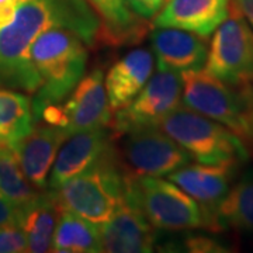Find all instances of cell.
<instances>
[{
  "mask_svg": "<svg viewBox=\"0 0 253 253\" xmlns=\"http://www.w3.org/2000/svg\"><path fill=\"white\" fill-rule=\"evenodd\" d=\"M49 28L71 30L93 46L103 26L87 0H20L14 18L0 28V87L36 93L41 79L30 49Z\"/></svg>",
  "mask_w": 253,
  "mask_h": 253,
  "instance_id": "obj_1",
  "label": "cell"
},
{
  "mask_svg": "<svg viewBox=\"0 0 253 253\" xmlns=\"http://www.w3.org/2000/svg\"><path fill=\"white\" fill-rule=\"evenodd\" d=\"M30 56L41 79L31 100L36 120L46 106L61 104L78 86L86 71L87 49L76 33L66 28H49L37 37Z\"/></svg>",
  "mask_w": 253,
  "mask_h": 253,
  "instance_id": "obj_2",
  "label": "cell"
},
{
  "mask_svg": "<svg viewBox=\"0 0 253 253\" xmlns=\"http://www.w3.org/2000/svg\"><path fill=\"white\" fill-rule=\"evenodd\" d=\"M183 106L231 129L253 152V83L228 84L206 69L181 72Z\"/></svg>",
  "mask_w": 253,
  "mask_h": 253,
  "instance_id": "obj_3",
  "label": "cell"
},
{
  "mask_svg": "<svg viewBox=\"0 0 253 253\" xmlns=\"http://www.w3.org/2000/svg\"><path fill=\"white\" fill-rule=\"evenodd\" d=\"M54 191L62 210L97 225L107 222L126 191V170L117 146Z\"/></svg>",
  "mask_w": 253,
  "mask_h": 253,
  "instance_id": "obj_4",
  "label": "cell"
},
{
  "mask_svg": "<svg viewBox=\"0 0 253 253\" xmlns=\"http://www.w3.org/2000/svg\"><path fill=\"white\" fill-rule=\"evenodd\" d=\"M158 126L199 163L241 166L249 161V149L231 129L186 106L173 110Z\"/></svg>",
  "mask_w": 253,
  "mask_h": 253,
  "instance_id": "obj_5",
  "label": "cell"
},
{
  "mask_svg": "<svg viewBox=\"0 0 253 253\" xmlns=\"http://www.w3.org/2000/svg\"><path fill=\"white\" fill-rule=\"evenodd\" d=\"M126 194L156 229L206 228L204 212L199 203L169 179L126 172Z\"/></svg>",
  "mask_w": 253,
  "mask_h": 253,
  "instance_id": "obj_6",
  "label": "cell"
},
{
  "mask_svg": "<svg viewBox=\"0 0 253 253\" xmlns=\"http://www.w3.org/2000/svg\"><path fill=\"white\" fill-rule=\"evenodd\" d=\"M206 71L228 84L253 83V30L229 3L228 17L212 33Z\"/></svg>",
  "mask_w": 253,
  "mask_h": 253,
  "instance_id": "obj_7",
  "label": "cell"
},
{
  "mask_svg": "<svg viewBox=\"0 0 253 253\" xmlns=\"http://www.w3.org/2000/svg\"><path fill=\"white\" fill-rule=\"evenodd\" d=\"M118 156L124 170L135 176H168L193 161L159 126H142L123 134Z\"/></svg>",
  "mask_w": 253,
  "mask_h": 253,
  "instance_id": "obj_8",
  "label": "cell"
},
{
  "mask_svg": "<svg viewBox=\"0 0 253 253\" xmlns=\"http://www.w3.org/2000/svg\"><path fill=\"white\" fill-rule=\"evenodd\" d=\"M183 81L177 72L159 71L126 107L116 111L110 128L114 136L142 126H158L168 114L180 106Z\"/></svg>",
  "mask_w": 253,
  "mask_h": 253,
  "instance_id": "obj_9",
  "label": "cell"
},
{
  "mask_svg": "<svg viewBox=\"0 0 253 253\" xmlns=\"http://www.w3.org/2000/svg\"><path fill=\"white\" fill-rule=\"evenodd\" d=\"M111 111L104 73L101 69H94L87 76H83L65 103H61L59 126L69 136L87 129L110 126Z\"/></svg>",
  "mask_w": 253,
  "mask_h": 253,
  "instance_id": "obj_10",
  "label": "cell"
},
{
  "mask_svg": "<svg viewBox=\"0 0 253 253\" xmlns=\"http://www.w3.org/2000/svg\"><path fill=\"white\" fill-rule=\"evenodd\" d=\"M116 136L110 126L94 128L68 136L55 158L48 179V189L56 190L76 174L116 148Z\"/></svg>",
  "mask_w": 253,
  "mask_h": 253,
  "instance_id": "obj_11",
  "label": "cell"
},
{
  "mask_svg": "<svg viewBox=\"0 0 253 253\" xmlns=\"http://www.w3.org/2000/svg\"><path fill=\"white\" fill-rule=\"evenodd\" d=\"M103 252H154L158 235L155 228L124 191V199L107 222L100 225Z\"/></svg>",
  "mask_w": 253,
  "mask_h": 253,
  "instance_id": "obj_12",
  "label": "cell"
},
{
  "mask_svg": "<svg viewBox=\"0 0 253 253\" xmlns=\"http://www.w3.org/2000/svg\"><path fill=\"white\" fill-rule=\"evenodd\" d=\"M239 166L187 163L169 173L168 179L196 200L204 212L206 228L211 231L218 204L229 191Z\"/></svg>",
  "mask_w": 253,
  "mask_h": 253,
  "instance_id": "obj_13",
  "label": "cell"
},
{
  "mask_svg": "<svg viewBox=\"0 0 253 253\" xmlns=\"http://www.w3.org/2000/svg\"><path fill=\"white\" fill-rule=\"evenodd\" d=\"M68 136L61 126L38 123L28 134L10 145L26 177L37 190L48 189L55 158Z\"/></svg>",
  "mask_w": 253,
  "mask_h": 253,
  "instance_id": "obj_14",
  "label": "cell"
},
{
  "mask_svg": "<svg viewBox=\"0 0 253 253\" xmlns=\"http://www.w3.org/2000/svg\"><path fill=\"white\" fill-rule=\"evenodd\" d=\"M151 42L159 71H194L201 69L207 61L206 38L186 30L156 27L151 33Z\"/></svg>",
  "mask_w": 253,
  "mask_h": 253,
  "instance_id": "obj_15",
  "label": "cell"
},
{
  "mask_svg": "<svg viewBox=\"0 0 253 253\" xmlns=\"http://www.w3.org/2000/svg\"><path fill=\"white\" fill-rule=\"evenodd\" d=\"M231 0H166L154 27L186 30L207 40L228 17Z\"/></svg>",
  "mask_w": 253,
  "mask_h": 253,
  "instance_id": "obj_16",
  "label": "cell"
},
{
  "mask_svg": "<svg viewBox=\"0 0 253 253\" xmlns=\"http://www.w3.org/2000/svg\"><path fill=\"white\" fill-rule=\"evenodd\" d=\"M154 72V55L138 48L114 63L104 76V84L113 111L131 103L151 79Z\"/></svg>",
  "mask_w": 253,
  "mask_h": 253,
  "instance_id": "obj_17",
  "label": "cell"
},
{
  "mask_svg": "<svg viewBox=\"0 0 253 253\" xmlns=\"http://www.w3.org/2000/svg\"><path fill=\"white\" fill-rule=\"evenodd\" d=\"M62 208L54 190H42L26 206L18 208V228L27 239V252L42 253L52 249L56 222Z\"/></svg>",
  "mask_w": 253,
  "mask_h": 253,
  "instance_id": "obj_18",
  "label": "cell"
},
{
  "mask_svg": "<svg viewBox=\"0 0 253 253\" xmlns=\"http://www.w3.org/2000/svg\"><path fill=\"white\" fill-rule=\"evenodd\" d=\"M228 228L253 235V166L231 186L214 212L211 231L222 232Z\"/></svg>",
  "mask_w": 253,
  "mask_h": 253,
  "instance_id": "obj_19",
  "label": "cell"
},
{
  "mask_svg": "<svg viewBox=\"0 0 253 253\" xmlns=\"http://www.w3.org/2000/svg\"><path fill=\"white\" fill-rule=\"evenodd\" d=\"M101 20V38L111 45L138 42L146 33L141 17L134 14L126 0H87Z\"/></svg>",
  "mask_w": 253,
  "mask_h": 253,
  "instance_id": "obj_20",
  "label": "cell"
},
{
  "mask_svg": "<svg viewBox=\"0 0 253 253\" xmlns=\"http://www.w3.org/2000/svg\"><path fill=\"white\" fill-rule=\"evenodd\" d=\"M51 251L59 253L103 252L100 225L62 210L56 222Z\"/></svg>",
  "mask_w": 253,
  "mask_h": 253,
  "instance_id": "obj_21",
  "label": "cell"
},
{
  "mask_svg": "<svg viewBox=\"0 0 253 253\" xmlns=\"http://www.w3.org/2000/svg\"><path fill=\"white\" fill-rule=\"evenodd\" d=\"M34 126L31 100L26 94L0 87V145H11Z\"/></svg>",
  "mask_w": 253,
  "mask_h": 253,
  "instance_id": "obj_22",
  "label": "cell"
},
{
  "mask_svg": "<svg viewBox=\"0 0 253 253\" xmlns=\"http://www.w3.org/2000/svg\"><path fill=\"white\" fill-rule=\"evenodd\" d=\"M0 193L17 208L26 206L38 194L9 145H0Z\"/></svg>",
  "mask_w": 253,
  "mask_h": 253,
  "instance_id": "obj_23",
  "label": "cell"
},
{
  "mask_svg": "<svg viewBox=\"0 0 253 253\" xmlns=\"http://www.w3.org/2000/svg\"><path fill=\"white\" fill-rule=\"evenodd\" d=\"M27 252V239L17 225L0 226V253Z\"/></svg>",
  "mask_w": 253,
  "mask_h": 253,
  "instance_id": "obj_24",
  "label": "cell"
},
{
  "mask_svg": "<svg viewBox=\"0 0 253 253\" xmlns=\"http://www.w3.org/2000/svg\"><path fill=\"white\" fill-rule=\"evenodd\" d=\"M129 10L138 17L149 20L155 17L165 4V0H126Z\"/></svg>",
  "mask_w": 253,
  "mask_h": 253,
  "instance_id": "obj_25",
  "label": "cell"
},
{
  "mask_svg": "<svg viewBox=\"0 0 253 253\" xmlns=\"http://www.w3.org/2000/svg\"><path fill=\"white\" fill-rule=\"evenodd\" d=\"M18 208L0 193V226L17 225Z\"/></svg>",
  "mask_w": 253,
  "mask_h": 253,
  "instance_id": "obj_26",
  "label": "cell"
},
{
  "mask_svg": "<svg viewBox=\"0 0 253 253\" xmlns=\"http://www.w3.org/2000/svg\"><path fill=\"white\" fill-rule=\"evenodd\" d=\"M187 248L191 252H225L222 246L215 241L204 238V236H194L187 241Z\"/></svg>",
  "mask_w": 253,
  "mask_h": 253,
  "instance_id": "obj_27",
  "label": "cell"
},
{
  "mask_svg": "<svg viewBox=\"0 0 253 253\" xmlns=\"http://www.w3.org/2000/svg\"><path fill=\"white\" fill-rule=\"evenodd\" d=\"M231 3L253 27V0H231Z\"/></svg>",
  "mask_w": 253,
  "mask_h": 253,
  "instance_id": "obj_28",
  "label": "cell"
},
{
  "mask_svg": "<svg viewBox=\"0 0 253 253\" xmlns=\"http://www.w3.org/2000/svg\"><path fill=\"white\" fill-rule=\"evenodd\" d=\"M165 1H166V0H165Z\"/></svg>",
  "mask_w": 253,
  "mask_h": 253,
  "instance_id": "obj_29",
  "label": "cell"
}]
</instances>
